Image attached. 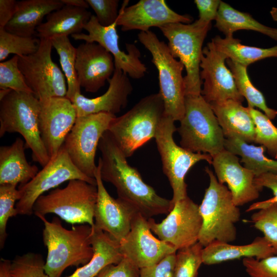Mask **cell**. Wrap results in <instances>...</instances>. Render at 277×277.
Returning <instances> with one entry per match:
<instances>
[{
  "instance_id": "cell-1",
  "label": "cell",
  "mask_w": 277,
  "mask_h": 277,
  "mask_svg": "<svg viewBox=\"0 0 277 277\" xmlns=\"http://www.w3.org/2000/svg\"><path fill=\"white\" fill-rule=\"evenodd\" d=\"M98 147L101 153L98 162L101 178L115 187L117 198L147 220L170 211L171 200L160 196L144 182L139 172L128 164L126 156L108 131L101 138Z\"/></svg>"
},
{
  "instance_id": "cell-2",
  "label": "cell",
  "mask_w": 277,
  "mask_h": 277,
  "mask_svg": "<svg viewBox=\"0 0 277 277\" xmlns=\"http://www.w3.org/2000/svg\"><path fill=\"white\" fill-rule=\"evenodd\" d=\"M36 216L44 225L43 240L47 249L45 270L50 277H61L67 268L84 265L90 261L94 253L91 226L83 224L67 229L56 217L50 222L45 216Z\"/></svg>"
},
{
  "instance_id": "cell-3",
  "label": "cell",
  "mask_w": 277,
  "mask_h": 277,
  "mask_svg": "<svg viewBox=\"0 0 277 277\" xmlns=\"http://www.w3.org/2000/svg\"><path fill=\"white\" fill-rule=\"evenodd\" d=\"M165 115L160 92L145 96L125 114L112 120L108 132L126 157L154 138Z\"/></svg>"
},
{
  "instance_id": "cell-4",
  "label": "cell",
  "mask_w": 277,
  "mask_h": 277,
  "mask_svg": "<svg viewBox=\"0 0 277 277\" xmlns=\"http://www.w3.org/2000/svg\"><path fill=\"white\" fill-rule=\"evenodd\" d=\"M39 111L40 101L34 94L11 90L0 100V137L7 132L21 134L33 161L43 167L50 158L40 135Z\"/></svg>"
},
{
  "instance_id": "cell-5",
  "label": "cell",
  "mask_w": 277,
  "mask_h": 277,
  "mask_svg": "<svg viewBox=\"0 0 277 277\" xmlns=\"http://www.w3.org/2000/svg\"><path fill=\"white\" fill-rule=\"evenodd\" d=\"M205 171L209 184L199 205L203 223L199 242L204 247L216 241L231 243L236 238L235 225L240 220V210L228 188L219 182L209 168Z\"/></svg>"
},
{
  "instance_id": "cell-6",
  "label": "cell",
  "mask_w": 277,
  "mask_h": 277,
  "mask_svg": "<svg viewBox=\"0 0 277 277\" xmlns=\"http://www.w3.org/2000/svg\"><path fill=\"white\" fill-rule=\"evenodd\" d=\"M185 111L177 130L183 148L212 157L224 150L225 137L210 104L202 95H187Z\"/></svg>"
},
{
  "instance_id": "cell-7",
  "label": "cell",
  "mask_w": 277,
  "mask_h": 277,
  "mask_svg": "<svg viewBox=\"0 0 277 277\" xmlns=\"http://www.w3.org/2000/svg\"><path fill=\"white\" fill-rule=\"evenodd\" d=\"M96 185L80 180L69 181L64 188H56L42 195L35 202L33 213L45 216L54 213L67 223L94 226L97 201Z\"/></svg>"
},
{
  "instance_id": "cell-8",
  "label": "cell",
  "mask_w": 277,
  "mask_h": 277,
  "mask_svg": "<svg viewBox=\"0 0 277 277\" xmlns=\"http://www.w3.org/2000/svg\"><path fill=\"white\" fill-rule=\"evenodd\" d=\"M137 37L151 53V62L158 71L159 92L164 103L165 114L180 122L185 111L183 64L172 56L168 45L151 31L140 32Z\"/></svg>"
},
{
  "instance_id": "cell-9",
  "label": "cell",
  "mask_w": 277,
  "mask_h": 277,
  "mask_svg": "<svg viewBox=\"0 0 277 277\" xmlns=\"http://www.w3.org/2000/svg\"><path fill=\"white\" fill-rule=\"evenodd\" d=\"M211 26V23L197 19L190 24L171 23L159 28L168 41L170 53L180 59L186 69L185 96L201 94L200 68L202 46Z\"/></svg>"
},
{
  "instance_id": "cell-10",
  "label": "cell",
  "mask_w": 277,
  "mask_h": 277,
  "mask_svg": "<svg viewBox=\"0 0 277 277\" xmlns=\"http://www.w3.org/2000/svg\"><path fill=\"white\" fill-rule=\"evenodd\" d=\"M174 122L165 114L154 137L163 172L173 191L171 210L175 203L188 196L185 178L190 168L201 161H206L210 164L212 161V156L208 154L192 152L175 143L173 137L177 130Z\"/></svg>"
},
{
  "instance_id": "cell-11",
  "label": "cell",
  "mask_w": 277,
  "mask_h": 277,
  "mask_svg": "<svg viewBox=\"0 0 277 277\" xmlns=\"http://www.w3.org/2000/svg\"><path fill=\"white\" fill-rule=\"evenodd\" d=\"M116 116L102 112L77 117L63 147L75 166L87 176L95 179V156L99 142Z\"/></svg>"
},
{
  "instance_id": "cell-12",
  "label": "cell",
  "mask_w": 277,
  "mask_h": 277,
  "mask_svg": "<svg viewBox=\"0 0 277 277\" xmlns=\"http://www.w3.org/2000/svg\"><path fill=\"white\" fill-rule=\"evenodd\" d=\"M73 180H83L96 185L95 179L87 176L75 166L63 146L31 181L18 186L21 198L15 205L18 214L31 215L35 202L44 193Z\"/></svg>"
},
{
  "instance_id": "cell-13",
  "label": "cell",
  "mask_w": 277,
  "mask_h": 277,
  "mask_svg": "<svg viewBox=\"0 0 277 277\" xmlns=\"http://www.w3.org/2000/svg\"><path fill=\"white\" fill-rule=\"evenodd\" d=\"M37 51L31 55L18 56V65L27 85L39 100L65 97L66 77L51 58L53 48L50 38H42Z\"/></svg>"
},
{
  "instance_id": "cell-14",
  "label": "cell",
  "mask_w": 277,
  "mask_h": 277,
  "mask_svg": "<svg viewBox=\"0 0 277 277\" xmlns=\"http://www.w3.org/2000/svg\"><path fill=\"white\" fill-rule=\"evenodd\" d=\"M148 222L151 231L160 240L177 251L199 242L203 221L199 205L187 196L175 203L161 223L152 218Z\"/></svg>"
},
{
  "instance_id": "cell-15",
  "label": "cell",
  "mask_w": 277,
  "mask_h": 277,
  "mask_svg": "<svg viewBox=\"0 0 277 277\" xmlns=\"http://www.w3.org/2000/svg\"><path fill=\"white\" fill-rule=\"evenodd\" d=\"M227 59L212 40L203 49L200 63V78L203 82L201 95L208 103L229 100L244 101L231 70L225 65Z\"/></svg>"
},
{
  "instance_id": "cell-16",
  "label": "cell",
  "mask_w": 277,
  "mask_h": 277,
  "mask_svg": "<svg viewBox=\"0 0 277 277\" xmlns=\"http://www.w3.org/2000/svg\"><path fill=\"white\" fill-rule=\"evenodd\" d=\"M116 23L109 27L101 25L94 15H92L84 29L88 34L78 33L71 35L75 40L96 43L110 53L113 57L115 68L122 70L129 77L140 79L147 72V67L140 60L141 53L133 44H126L127 53L120 49Z\"/></svg>"
},
{
  "instance_id": "cell-17",
  "label": "cell",
  "mask_w": 277,
  "mask_h": 277,
  "mask_svg": "<svg viewBox=\"0 0 277 277\" xmlns=\"http://www.w3.org/2000/svg\"><path fill=\"white\" fill-rule=\"evenodd\" d=\"M38 127L41 137L50 158L54 156L77 118L75 108L67 97L40 100Z\"/></svg>"
},
{
  "instance_id": "cell-18",
  "label": "cell",
  "mask_w": 277,
  "mask_h": 277,
  "mask_svg": "<svg viewBox=\"0 0 277 277\" xmlns=\"http://www.w3.org/2000/svg\"><path fill=\"white\" fill-rule=\"evenodd\" d=\"M121 252L140 269L153 265L176 250L170 244L155 238L148 220L136 213L131 229L119 243Z\"/></svg>"
},
{
  "instance_id": "cell-19",
  "label": "cell",
  "mask_w": 277,
  "mask_h": 277,
  "mask_svg": "<svg viewBox=\"0 0 277 277\" xmlns=\"http://www.w3.org/2000/svg\"><path fill=\"white\" fill-rule=\"evenodd\" d=\"M128 2H124L116 21L123 31L146 32L152 27L176 23L190 24L192 21L190 15L180 14L170 9L164 0H141L126 7Z\"/></svg>"
},
{
  "instance_id": "cell-20",
  "label": "cell",
  "mask_w": 277,
  "mask_h": 277,
  "mask_svg": "<svg viewBox=\"0 0 277 277\" xmlns=\"http://www.w3.org/2000/svg\"><path fill=\"white\" fill-rule=\"evenodd\" d=\"M97 197L94 212V227L109 234L120 243L129 233L134 215L137 213L127 204L113 198L105 187L100 165L95 173Z\"/></svg>"
},
{
  "instance_id": "cell-21",
  "label": "cell",
  "mask_w": 277,
  "mask_h": 277,
  "mask_svg": "<svg viewBox=\"0 0 277 277\" xmlns=\"http://www.w3.org/2000/svg\"><path fill=\"white\" fill-rule=\"evenodd\" d=\"M75 68L81 87L95 93L112 77L115 70L114 58L98 44L85 42L76 48Z\"/></svg>"
},
{
  "instance_id": "cell-22",
  "label": "cell",
  "mask_w": 277,
  "mask_h": 277,
  "mask_svg": "<svg viewBox=\"0 0 277 277\" xmlns=\"http://www.w3.org/2000/svg\"><path fill=\"white\" fill-rule=\"evenodd\" d=\"M211 164L219 182L227 184L236 206H243L259 197L254 174L240 164L236 155L224 149L212 157Z\"/></svg>"
},
{
  "instance_id": "cell-23",
  "label": "cell",
  "mask_w": 277,
  "mask_h": 277,
  "mask_svg": "<svg viewBox=\"0 0 277 277\" xmlns=\"http://www.w3.org/2000/svg\"><path fill=\"white\" fill-rule=\"evenodd\" d=\"M109 87L103 95L90 98L81 93H76L73 101L77 117L105 112L115 114L127 105L128 98L133 87L129 76L115 68L112 77L108 81Z\"/></svg>"
},
{
  "instance_id": "cell-24",
  "label": "cell",
  "mask_w": 277,
  "mask_h": 277,
  "mask_svg": "<svg viewBox=\"0 0 277 277\" xmlns=\"http://www.w3.org/2000/svg\"><path fill=\"white\" fill-rule=\"evenodd\" d=\"M209 104L225 138L236 137L247 143H254L255 125L247 107L232 100Z\"/></svg>"
},
{
  "instance_id": "cell-25",
  "label": "cell",
  "mask_w": 277,
  "mask_h": 277,
  "mask_svg": "<svg viewBox=\"0 0 277 277\" xmlns=\"http://www.w3.org/2000/svg\"><path fill=\"white\" fill-rule=\"evenodd\" d=\"M64 5L61 0L17 1L14 16L4 28L19 36L32 37L44 17Z\"/></svg>"
},
{
  "instance_id": "cell-26",
  "label": "cell",
  "mask_w": 277,
  "mask_h": 277,
  "mask_svg": "<svg viewBox=\"0 0 277 277\" xmlns=\"http://www.w3.org/2000/svg\"><path fill=\"white\" fill-rule=\"evenodd\" d=\"M274 255L270 244L264 237H256L251 243L241 245L214 241L204 247L203 263L211 265L246 258L262 259Z\"/></svg>"
},
{
  "instance_id": "cell-27",
  "label": "cell",
  "mask_w": 277,
  "mask_h": 277,
  "mask_svg": "<svg viewBox=\"0 0 277 277\" xmlns=\"http://www.w3.org/2000/svg\"><path fill=\"white\" fill-rule=\"evenodd\" d=\"M25 143L19 137L9 146L0 147V185H24L38 173L36 166L27 161Z\"/></svg>"
},
{
  "instance_id": "cell-28",
  "label": "cell",
  "mask_w": 277,
  "mask_h": 277,
  "mask_svg": "<svg viewBox=\"0 0 277 277\" xmlns=\"http://www.w3.org/2000/svg\"><path fill=\"white\" fill-rule=\"evenodd\" d=\"M92 14L86 9L64 5L46 16V21L36 29L39 39L82 33Z\"/></svg>"
},
{
  "instance_id": "cell-29",
  "label": "cell",
  "mask_w": 277,
  "mask_h": 277,
  "mask_svg": "<svg viewBox=\"0 0 277 277\" xmlns=\"http://www.w3.org/2000/svg\"><path fill=\"white\" fill-rule=\"evenodd\" d=\"M91 242L94 251L91 259L65 277H96L106 266L117 264L123 258L119 243L94 227L92 228Z\"/></svg>"
},
{
  "instance_id": "cell-30",
  "label": "cell",
  "mask_w": 277,
  "mask_h": 277,
  "mask_svg": "<svg viewBox=\"0 0 277 277\" xmlns=\"http://www.w3.org/2000/svg\"><path fill=\"white\" fill-rule=\"evenodd\" d=\"M215 21L214 26L225 37L233 36V33L240 30H248L260 32L277 41V28L264 25L250 14L236 10L222 1Z\"/></svg>"
},
{
  "instance_id": "cell-31",
  "label": "cell",
  "mask_w": 277,
  "mask_h": 277,
  "mask_svg": "<svg viewBox=\"0 0 277 277\" xmlns=\"http://www.w3.org/2000/svg\"><path fill=\"white\" fill-rule=\"evenodd\" d=\"M224 148L240 156L244 167L252 171L255 177L268 172L277 173V160L267 157L263 146H256L233 137L225 138Z\"/></svg>"
},
{
  "instance_id": "cell-32",
  "label": "cell",
  "mask_w": 277,
  "mask_h": 277,
  "mask_svg": "<svg viewBox=\"0 0 277 277\" xmlns=\"http://www.w3.org/2000/svg\"><path fill=\"white\" fill-rule=\"evenodd\" d=\"M212 41L216 49L233 62L248 67L266 58L277 57V45L268 48L244 45L233 36L222 38L215 36Z\"/></svg>"
},
{
  "instance_id": "cell-33",
  "label": "cell",
  "mask_w": 277,
  "mask_h": 277,
  "mask_svg": "<svg viewBox=\"0 0 277 277\" xmlns=\"http://www.w3.org/2000/svg\"><path fill=\"white\" fill-rule=\"evenodd\" d=\"M226 62L234 77L236 88L240 94L246 98L248 106L260 109L271 120H274L277 115V111L267 106L263 93L252 84L248 75L247 67L229 59H227Z\"/></svg>"
},
{
  "instance_id": "cell-34",
  "label": "cell",
  "mask_w": 277,
  "mask_h": 277,
  "mask_svg": "<svg viewBox=\"0 0 277 277\" xmlns=\"http://www.w3.org/2000/svg\"><path fill=\"white\" fill-rule=\"evenodd\" d=\"M50 39L59 56L62 69L67 80L66 97L72 102L75 94L81 93V86L75 68L76 48L72 45L67 36H55Z\"/></svg>"
},
{
  "instance_id": "cell-35",
  "label": "cell",
  "mask_w": 277,
  "mask_h": 277,
  "mask_svg": "<svg viewBox=\"0 0 277 277\" xmlns=\"http://www.w3.org/2000/svg\"><path fill=\"white\" fill-rule=\"evenodd\" d=\"M259 209L251 216L250 222L262 232L277 255V204L270 200L253 203L247 211Z\"/></svg>"
},
{
  "instance_id": "cell-36",
  "label": "cell",
  "mask_w": 277,
  "mask_h": 277,
  "mask_svg": "<svg viewBox=\"0 0 277 277\" xmlns=\"http://www.w3.org/2000/svg\"><path fill=\"white\" fill-rule=\"evenodd\" d=\"M39 44V38L19 36L0 27V61L10 54L19 57L32 54L37 51Z\"/></svg>"
},
{
  "instance_id": "cell-37",
  "label": "cell",
  "mask_w": 277,
  "mask_h": 277,
  "mask_svg": "<svg viewBox=\"0 0 277 277\" xmlns=\"http://www.w3.org/2000/svg\"><path fill=\"white\" fill-rule=\"evenodd\" d=\"M255 125L254 143L264 146L267 152L277 160V127L264 113L247 107Z\"/></svg>"
},
{
  "instance_id": "cell-38",
  "label": "cell",
  "mask_w": 277,
  "mask_h": 277,
  "mask_svg": "<svg viewBox=\"0 0 277 277\" xmlns=\"http://www.w3.org/2000/svg\"><path fill=\"white\" fill-rule=\"evenodd\" d=\"M204 246L199 242L176 252L173 277H197Z\"/></svg>"
},
{
  "instance_id": "cell-39",
  "label": "cell",
  "mask_w": 277,
  "mask_h": 277,
  "mask_svg": "<svg viewBox=\"0 0 277 277\" xmlns=\"http://www.w3.org/2000/svg\"><path fill=\"white\" fill-rule=\"evenodd\" d=\"M13 184L0 185V248L2 249L7 238L9 219L18 215L15 203L21 198V193Z\"/></svg>"
},
{
  "instance_id": "cell-40",
  "label": "cell",
  "mask_w": 277,
  "mask_h": 277,
  "mask_svg": "<svg viewBox=\"0 0 277 277\" xmlns=\"http://www.w3.org/2000/svg\"><path fill=\"white\" fill-rule=\"evenodd\" d=\"M45 264L41 254L29 252L17 255L11 261L10 271L13 277H50Z\"/></svg>"
},
{
  "instance_id": "cell-41",
  "label": "cell",
  "mask_w": 277,
  "mask_h": 277,
  "mask_svg": "<svg viewBox=\"0 0 277 277\" xmlns=\"http://www.w3.org/2000/svg\"><path fill=\"white\" fill-rule=\"evenodd\" d=\"M18 56L14 55L0 63V89L33 94L18 67Z\"/></svg>"
},
{
  "instance_id": "cell-42",
  "label": "cell",
  "mask_w": 277,
  "mask_h": 277,
  "mask_svg": "<svg viewBox=\"0 0 277 277\" xmlns=\"http://www.w3.org/2000/svg\"><path fill=\"white\" fill-rule=\"evenodd\" d=\"M242 264L250 277H277V255L262 259L244 258Z\"/></svg>"
},
{
  "instance_id": "cell-43",
  "label": "cell",
  "mask_w": 277,
  "mask_h": 277,
  "mask_svg": "<svg viewBox=\"0 0 277 277\" xmlns=\"http://www.w3.org/2000/svg\"><path fill=\"white\" fill-rule=\"evenodd\" d=\"M95 13L99 24L109 27L116 23L118 16V0H86Z\"/></svg>"
},
{
  "instance_id": "cell-44",
  "label": "cell",
  "mask_w": 277,
  "mask_h": 277,
  "mask_svg": "<svg viewBox=\"0 0 277 277\" xmlns=\"http://www.w3.org/2000/svg\"><path fill=\"white\" fill-rule=\"evenodd\" d=\"M140 272L139 268L123 257L118 263L106 266L96 277H140Z\"/></svg>"
},
{
  "instance_id": "cell-45",
  "label": "cell",
  "mask_w": 277,
  "mask_h": 277,
  "mask_svg": "<svg viewBox=\"0 0 277 277\" xmlns=\"http://www.w3.org/2000/svg\"><path fill=\"white\" fill-rule=\"evenodd\" d=\"M176 252L153 265L141 268L140 277H173Z\"/></svg>"
},
{
  "instance_id": "cell-46",
  "label": "cell",
  "mask_w": 277,
  "mask_h": 277,
  "mask_svg": "<svg viewBox=\"0 0 277 277\" xmlns=\"http://www.w3.org/2000/svg\"><path fill=\"white\" fill-rule=\"evenodd\" d=\"M194 2L199 12V21L211 23L212 20L215 19L221 1L195 0Z\"/></svg>"
},
{
  "instance_id": "cell-47",
  "label": "cell",
  "mask_w": 277,
  "mask_h": 277,
  "mask_svg": "<svg viewBox=\"0 0 277 277\" xmlns=\"http://www.w3.org/2000/svg\"><path fill=\"white\" fill-rule=\"evenodd\" d=\"M254 182L260 191L264 187L270 189L273 194L270 200L277 204V173L268 172L255 176Z\"/></svg>"
},
{
  "instance_id": "cell-48",
  "label": "cell",
  "mask_w": 277,
  "mask_h": 277,
  "mask_svg": "<svg viewBox=\"0 0 277 277\" xmlns=\"http://www.w3.org/2000/svg\"><path fill=\"white\" fill-rule=\"evenodd\" d=\"M17 1L0 0V27L5 28L15 12Z\"/></svg>"
},
{
  "instance_id": "cell-49",
  "label": "cell",
  "mask_w": 277,
  "mask_h": 277,
  "mask_svg": "<svg viewBox=\"0 0 277 277\" xmlns=\"http://www.w3.org/2000/svg\"><path fill=\"white\" fill-rule=\"evenodd\" d=\"M11 262L2 258L0 261V277H13L11 271Z\"/></svg>"
},
{
  "instance_id": "cell-50",
  "label": "cell",
  "mask_w": 277,
  "mask_h": 277,
  "mask_svg": "<svg viewBox=\"0 0 277 277\" xmlns=\"http://www.w3.org/2000/svg\"><path fill=\"white\" fill-rule=\"evenodd\" d=\"M64 5L88 9L90 6L86 0H61Z\"/></svg>"
},
{
  "instance_id": "cell-51",
  "label": "cell",
  "mask_w": 277,
  "mask_h": 277,
  "mask_svg": "<svg viewBox=\"0 0 277 277\" xmlns=\"http://www.w3.org/2000/svg\"><path fill=\"white\" fill-rule=\"evenodd\" d=\"M272 19L277 22V7H273L270 11Z\"/></svg>"
}]
</instances>
